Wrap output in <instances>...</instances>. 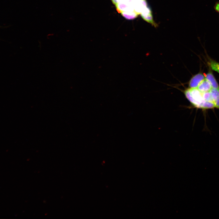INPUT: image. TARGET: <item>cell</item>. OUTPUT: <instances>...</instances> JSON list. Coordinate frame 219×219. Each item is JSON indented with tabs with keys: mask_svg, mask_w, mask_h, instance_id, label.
I'll list each match as a JSON object with an SVG mask.
<instances>
[{
	"mask_svg": "<svg viewBox=\"0 0 219 219\" xmlns=\"http://www.w3.org/2000/svg\"><path fill=\"white\" fill-rule=\"evenodd\" d=\"M111 0V1L113 3V4L115 5H116L118 3L117 0Z\"/></svg>",
	"mask_w": 219,
	"mask_h": 219,
	"instance_id": "13",
	"label": "cell"
},
{
	"mask_svg": "<svg viewBox=\"0 0 219 219\" xmlns=\"http://www.w3.org/2000/svg\"><path fill=\"white\" fill-rule=\"evenodd\" d=\"M205 79L210 83L212 88L219 91V85L211 72L209 71L206 74Z\"/></svg>",
	"mask_w": 219,
	"mask_h": 219,
	"instance_id": "5",
	"label": "cell"
},
{
	"mask_svg": "<svg viewBox=\"0 0 219 219\" xmlns=\"http://www.w3.org/2000/svg\"><path fill=\"white\" fill-rule=\"evenodd\" d=\"M197 88L201 92H204L210 91L212 88L209 82L205 78L200 83Z\"/></svg>",
	"mask_w": 219,
	"mask_h": 219,
	"instance_id": "6",
	"label": "cell"
},
{
	"mask_svg": "<svg viewBox=\"0 0 219 219\" xmlns=\"http://www.w3.org/2000/svg\"><path fill=\"white\" fill-rule=\"evenodd\" d=\"M210 92L214 100L215 108L219 109V91L212 88Z\"/></svg>",
	"mask_w": 219,
	"mask_h": 219,
	"instance_id": "7",
	"label": "cell"
},
{
	"mask_svg": "<svg viewBox=\"0 0 219 219\" xmlns=\"http://www.w3.org/2000/svg\"><path fill=\"white\" fill-rule=\"evenodd\" d=\"M186 97L194 107L203 109L204 103L206 101L202 97V92L197 88H189L184 92Z\"/></svg>",
	"mask_w": 219,
	"mask_h": 219,
	"instance_id": "1",
	"label": "cell"
},
{
	"mask_svg": "<svg viewBox=\"0 0 219 219\" xmlns=\"http://www.w3.org/2000/svg\"><path fill=\"white\" fill-rule=\"evenodd\" d=\"M208 59L207 64L210 68L213 70L219 73V63L210 58Z\"/></svg>",
	"mask_w": 219,
	"mask_h": 219,
	"instance_id": "9",
	"label": "cell"
},
{
	"mask_svg": "<svg viewBox=\"0 0 219 219\" xmlns=\"http://www.w3.org/2000/svg\"><path fill=\"white\" fill-rule=\"evenodd\" d=\"M205 78V76L201 73H199L194 76L190 79L189 87L190 88H196L200 83Z\"/></svg>",
	"mask_w": 219,
	"mask_h": 219,
	"instance_id": "3",
	"label": "cell"
},
{
	"mask_svg": "<svg viewBox=\"0 0 219 219\" xmlns=\"http://www.w3.org/2000/svg\"><path fill=\"white\" fill-rule=\"evenodd\" d=\"M122 15L125 19L128 20L133 19L137 17L139 15L135 11L132 12H121Z\"/></svg>",
	"mask_w": 219,
	"mask_h": 219,
	"instance_id": "8",
	"label": "cell"
},
{
	"mask_svg": "<svg viewBox=\"0 0 219 219\" xmlns=\"http://www.w3.org/2000/svg\"><path fill=\"white\" fill-rule=\"evenodd\" d=\"M116 10L119 13L122 12L135 11L133 5L128 3H118L115 5Z\"/></svg>",
	"mask_w": 219,
	"mask_h": 219,
	"instance_id": "4",
	"label": "cell"
},
{
	"mask_svg": "<svg viewBox=\"0 0 219 219\" xmlns=\"http://www.w3.org/2000/svg\"><path fill=\"white\" fill-rule=\"evenodd\" d=\"M202 94L204 100L214 103V100L210 91L202 92Z\"/></svg>",
	"mask_w": 219,
	"mask_h": 219,
	"instance_id": "10",
	"label": "cell"
},
{
	"mask_svg": "<svg viewBox=\"0 0 219 219\" xmlns=\"http://www.w3.org/2000/svg\"><path fill=\"white\" fill-rule=\"evenodd\" d=\"M117 1L118 3H130L129 2V0H117Z\"/></svg>",
	"mask_w": 219,
	"mask_h": 219,
	"instance_id": "12",
	"label": "cell"
},
{
	"mask_svg": "<svg viewBox=\"0 0 219 219\" xmlns=\"http://www.w3.org/2000/svg\"><path fill=\"white\" fill-rule=\"evenodd\" d=\"M214 9L219 14V1L216 2L214 6Z\"/></svg>",
	"mask_w": 219,
	"mask_h": 219,
	"instance_id": "11",
	"label": "cell"
},
{
	"mask_svg": "<svg viewBox=\"0 0 219 219\" xmlns=\"http://www.w3.org/2000/svg\"><path fill=\"white\" fill-rule=\"evenodd\" d=\"M141 15L142 18L147 22L150 23L155 27L157 26L158 25L153 20L151 10L148 6L143 10Z\"/></svg>",
	"mask_w": 219,
	"mask_h": 219,
	"instance_id": "2",
	"label": "cell"
}]
</instances>
